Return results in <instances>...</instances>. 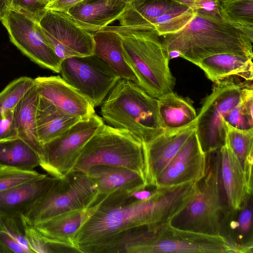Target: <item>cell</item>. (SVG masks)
Instances as JSON below:
<instances>
[{
  "label": "cell",
  "mask_w": 253,
  "mask_h": 253,
  "mask_svg": "<svg viewBox=\"0 0 253 253\" xmlns=\"http://www.w3.org/2000/svg\"><path fill=\"white\" fill-rule=\"evenodd\" d=\"M198 185L191 182L159 188L150 198L114 207H99L75 238L80 253H101L118 237L132 229L170 222L197 195Z\"/></svg>",
  "instance_id": "1"
},
{
  "label": "cell",
  "mask_w": 253,
  "mask_h": 253,
  "mask_svg": "<svg viewBox=\"0 0 253 253\" xmlns=\"http://www.w3.org/2000/svg\"><path fill=\"white\" fill-rule=\"evenodd\" d=\"M160 38L169 59L181 57L196 64L208 56L223 53L253 58V40L244 32L222 19L197 13L183 29Z\"/></svg>",
  "instance_id": "2"
},
{
  "label": "cell",
  "mask_w": 253,
  "mask_h": 253,
  "mask_svg": "<svg viewBox=\"0 0 253 253\" xmlns=\"http://www.w3.org/2000/svg\"><path fill=\"white\" fill-rule=\"evenodd\" d=\"M100 112L108 125L127 131L142 143L164 131L158 99L131 80L118 81L101 103Z\"/></svg>",
  "instance_id": "3"
},
{
  "label": "cell",
  "mask_w": 253,
  "mask_h": 253,
  "mask_svg": "<svg viewBox=\"0 0 253 253\" xmlns=\"http://www.w3.org/2000/svg\"><path fill=\"white\" fill-rule=\"evenodd\" d=\"M108 26L123 37L125 59L134 73L137 84L157 99L173 92L175 79L169 67L170 59L156 30Z\"/></svg>",
  "instance_id": "4"
},
{
  "label": "cell",
  "mask_w": 253,
  "mask_h": 253,
  "mask_svg": "<svg viewBox=\"0 0 253 253\" xmlns=\"http://www.w3.org/2000/svg\"><path fill=\"white\" fill-rule=\"evenodd\" d=\"M119 253H235L221 236L181 229L170 221L153 227H138L123 239Z\"/></svg>",
  "instance_id": "5"
},
{
  "label": "cell",
  "mask_w": 253,
  "mask_h": 253,
  "mask_svg": "<svg viewBox=\"0 0 253 253\" xmlns=\"http://www.w3.org/2000/svg\"><path fill=\"white\" fill-rule=\"evenodd\" d=\"M207 159L206 173L198 182V195L170 223L181 229L221 236V219L229 206L220 179L219 149L207 153Z\"/></svg>",
  "instance_id": "6"
},
{
  "label": "cell",
  "mask_w": 253,
  "mask_h": 253,
  "mask_svg": "<svg viewBox=\"0 0 253 253\" xmlns=\"http://www.w3.org/2000/svg\"><path fill=\"white\" fill-rule=\"evenodd\" d=\"M98 165L125 168L145 179L143 144L127 131L104 124L85 144L72 170L86 173Z\"/></svg>",
  "instance_id": "7"
},
{
  "label": "cell",
  "mask_w": 253,
  "mask_h": 253,
  "mask_svg": "<svg viewBox=\"0 0 253 253\" xmlns=\"http://www.w3.org/2000/svg\"><path fill=\"white\" fill-rule=\"evenodd\" d=\"M96 188L86 173L72 170L55 177L48 190L22 216L30 226L62 213L95 206Z\"/></svg>",
  "instance_id": "8"
},
{
  "label": "cell",
  "mask_w": 253,
  "mask_h": 253,
  "mask_svg": "<svg viewBox=\"0 0 253 253\" xmlns=\"http://www.w3.org/2000/svg\"><path fill=\"white\" fill-rule=\"evenodd\" d=\"M229 83L215 84L205 98L197 115L196 132L206 154L220 149L225 143L226 127L224 117L242 101L244 89L252 84Z\"/></svg>",
  "instance_id": "9"
},
{
  "label": "cell",
  "mask_w": 253,
  "mask_h": 253,
  "mask_svg": "<svg viewBox=\"0 0 253 253\" xmlns=\"http://www.w3.org/2000/svg\"><path fill=\"white\" fill-rule=\"evenodd\" d=\"M104 124L102 118L94 114L42 144L40 166L54 177L72 171L83 147Z\"/></svg>",
  "instance_id": "10"
},
{
  "label": "cell",
  "mask_w": 253,
  "mask_h": 253,
  "mask_svg": "<svg viewBox=\"0 0 253 253\" xmlns=\"http://www.w3.org/2000/svg\"><path fill=\"white\" fill-rule=\"evenodd\" d=\"M59 73L67 83L85 96L94 107L101 104L120 79L94 54L64 59Z\"/></svg>",
  "instance_id": "11"
},
{
  "label": "cell",
  "mask_w": 253,
  "mask_h": 253,
  "mask_svg": "<svg viewBox=\"0 0 253 253\" xmlns=\"http://www.w3.org/2000/svg\"><path fill=\"white\" fill-rule=\"evenodd\" d=\"M0 21L10 41L23 54L40 66L59 73L62 61L55 53L38 21L12 8Z\"/></svg>",
  "instance_id": "12"
},
{
  "label": "cell",
  "mask_w": 253,
  "mask_h": 253,
  "mask_svg": "<svg viewBox=\"0 0 253 253\" xmlns=\"http://www.w3.org/2000/svg\"><path fill=\"white\" fill-rule=\"evenodd\" d=\"M38 22L62 61L93 54L92 33L79 26L67 13L47 9Z\"/></svg>",
  "instance_id": "13"
},
{
  "label": "cell",
  "mask_w": 253,
  "mask_h": 253,
  "mask_svg": "<svg viewBox=\"0 0 253 253\" xmlns=\"http://www.w3.org/2000/svg\"><path fill=\"white\" fill-rule=\"evenodd\" d=\"M207 167V154L202 148L196 129L158 176L155 185L164 188L198 183L205 176Z\"/></svg>",
  "instance_id": "14"
},
{
  "label": "cell",
  "mask_w": 253,
  "mask_h": 253,
  "mask_svg": "<svg viewBox=\"0 0 253 253\" xmlns=\"http://www.w3.org/2000/svg\"><path fill=\"white\" fill-rule=\"evenodd\" d=\"M197 119L174 131L164 130L150 141L143 143L146 184L155 185L158 176L196 130Z\"/></svg>",
  "instance_id": "15"
},
{
  "label": "cell",
  "mask_w": 253,
  "mask_h": 253,
  "mask_svg": "<svg viewBox=\"0 0 253 253\" xmlns=\"http://www.w3.org/2000/svg\"><path fill=\"white\" fill-rule=\"evenodd\" d=\"M34 80L39 95L61 111L81 120L95 114L90 101L60 76L38 77Z\"/></svg>",
  "instance_id": "16"
},
{
  "label": "cell",
  "mask_w": 253,
  "mask_h": 253,
  "mask_svg": "<svg viewBox=\"0 0 253 253\" xmlns=\"http://www.w3.org/2000/svg\"><path fill=\"white\" fill-rule=\"evenodd\" d=\"M253 59L244 55L223 53L205 58L195 65L215 84L229 83L245 85L252 84Z\"/></svg>",
  "instance_id": "17"
},
{
  "label": "cell",
  "mask_w": 253,
  "mask_h": 253,
  "mask_svg": "<svg viewBox=\"0 0 253 253\" xmlns=\"http://www.w3.org/2000/svg\"><path fill=\"white\" fill-rule=\"evenodd\" d=\"M253 194L237 209L227 207L221 223V236L235 253H253Z\"/></svg>",
  "instance_id": "18"
},
{
  "label": "cell",
  "mask_w": 253,
  "mask_h": 253,
  "mask_svg": "<svg viewBox=\"0 0 253 253\" xmlns=\"http://www.w3.org/2000/svg\"><path fill=\"white\" fill-rule=\"evenodd\" d=\"M98 207V204L66 212L32 226L46 239L79 253L75 244V237Z\"/></svg>",
  "instance_id": "19"
},
{
  "label": "cell",
  "mask_w": 253,
  "mask_h": 253,
  "mask_svg": "<svg viewBox=\"0 0 253 253\" xmlns=\"http://www.w3.org/2000/svg\"><path fill=\"white\" fill-rule=\"evenodd\" d=\"M127 5L121 0H84L67 13L81 28L93 33L117 20Z\"/></svg>",
  "instance_id": "20"
},
{
  "label": "cell",
  "mask_w": 253,
  "mask_h": 253,
  "mask_svg": "<svg viewBox=\"0 0 253 253\" xmlns=\"http://www.w3.org/2000/svg\"><path fill=\"white\" fill-rule=\"evenodd\" d=\"M86 173L97 191L95 205L111 194L133 190L146 185L141 175L123 167L94 166L90 167Z\"/></svg>",
  "instance_id": "21"
},
{
  "label": "cell",
  "mask_w": 253,
  "mask_h": 253,
  "mask_svg": "<svg viewBox=\"0 0 253 253\" xmlns=\"http://www.w3.org/2000/svg\"><path fill=\"white\" fill-rule=\"evenodd\" d=\"M55 179L41 176L0 192V215L22 217L31 206L50 187Z\"/></svg>",
  "instance_id": "22"
},
{
  "label": "cell",
  "mask_w": 253,
  "mask_h": 253,
  "mask_svg": "<svg viewBox=\"0 0 253 253\" xmlns=\"http://www.w3.org/2000/svg\"><path fill=\"white\" fill-rule=\"evenodd\" d=\"M220 175L228 206L237 209L248 196L253 194V187L237 157L226 143L219 149Z\"/></svg>",
  "instance_id": "23"
},
{
  "label": "cell",
  "mask_w": 253,
  "mask_h": 253,
  "mask_svg": "<svg viewBox=\"0 0 253 253\" xmlns=\"http://www.w3.org/2000/svg\"><path fill=\"white\" fill-rule=\"evenodd\" d=\"M93 54L104 62L121 79L137 84L136 78L126 63L124 54L123 37L108 26L93 32Z\"/></svg>",
  "instance_id": "24"
},
{
  "label": "cell",
  "mask_w": 253,
  "mask_h": 253,
  "mask_svg": "<svg viewBox=\"0 0 253 253\" xmlns=\"http://www.w3.org/2000/svg\"><path fill=\"white\" fill-rule=\"evenodd\" d=\"M80 120L61 111L39 94L36 121L38 139L41 144L59 136Z\"/></svg>",
  "instance_id": "25"
},
{
  "label": "cell",
  "mask_w": 253,
  "mask_h": 253,
  "mask_svg": "<svg viewBox=\"0 0 253 253\" xmlns=\"http://www.w3.org/2000/svg\"><path fill=\"white\" fill-rule=\"evenodd\" d=\"M159 114L164 130L174 131L192 123L197 117L191 100L174 92L158 99Z\"/></svg>",
  "instance_id": "26"
},
{
  "label": "cell",
  "mask_w": 253,
  "mask_h": 253,
  "mask_svg": "<svg viewBox=\"0 0 253 253\" xmlns=\"http://www.w3.org/2000/svg\"><path fill=\"white\" fill-rule=\"evenodd\" d=\"M172 2L171 0H134L127 4L117 20L120 26L126 29H154L152 21L163 14Z\"/></svg>",
  "instance_id": "27"
},
{
  "label": "cell",
  "mask_w": 253,
  "mask_h": 253,
  "mask_svg": "<svg viewBox=\"0 0 253 253\" xmlns=\"http://www.w3.org/2000/svg\"><path fill=\"white\" fill-rule=\"evenodd\" d=\"M38 98V90L35 84L20 100L13 113L18 137L30 145L40 158L42 144L38 139L36 121Z\"/></svg>",
  "instance_id": "28"
},
{
  "label": "cell",
  "mask_w": 253,
  "mask_h": 253,
  "mask_svg": "<svg viewBox=\"0 0 253 253\" xmlns=\"http://www.w3.org/2000/svg\"><path fill=\"white\" fill-rule=\"evenodd\" d=\"M37 166L38 154L22 139L0 141V167L31 170Z\"/></svg>",
  "instance_id": "29"
},
{
  "label": "cell",
  "mask_w": 253,
  "mask_h": 253,
  "mask_svg": "<svg viewBox=\"0 0 253 253\" xmlns=\"http://www.w3.org/2000/svg\"><path fill=\"white\" fill-rule=\"evenodd\" d=\"M225 124L226 127L225 142L240 162L249 185L253 187V128L241 130Z\"/></svg>",
  "instance_id": "30"
},
{
  "label": "cell",
  "mask_w": 253,
  "mask_h": 253,
  "mask_svg": "<svg viewBox=\"0 0 253 253\" xmlns=\"http://www.w3.org/2000/svg\"><path fill=\"white\" fill-rule=\"evenodd\" d=\"M221 18L253 40V0H222Z\"/></svg>",
  "instance_id": "31"
},
{
  "label": "cell",
  "mask_w": 253,
  "mask_h": 253,
  "mask_svg": "<svg viewBox=\"0 0 253 253\" xmlns=\"http://www.w3.org/2000/svg\"><path fill=\"white\" fill-rule=\"evenodd\" d=\"M196 13L182 4L173 1L169 7L154 19L152 25L159 36L176 33L186 26Z\"/></svg>",
  "instance_id": "32"
},
{
  "label": "cell",
  "mask_w": 253,
  "mask_h": 253,
  "mask_svg": "<svg viewBox=\"0 0 253 253\" xmlns=\"http://www.w3.org/2000/svg\"><path fill=\"white\" fill-rule=\"evenodd\" d=\"M35 84L34 79L27 77H20L11 82L0 92V115L12 110Z\"/></svg>",
  "instance_id": "33"
},
{
  "label": "cell",
  "mask_w": 253,
  "mask_h": 253,
  "mask_svg": "<svg viewBox=\"0 0 253 253\" xmlns=\"http://www.w3.org/2000/svg\"><path fill=\"white\" fill-rule=\"evenodd\" d=\"M22 220L24 225L26 237L30 248L34 253H76L70 248L54 243L44 237L33 226L28 225L23 219Z\"/></svg>",
  "instance_id": "34"
},
{
  "label": "cell",
  "mask_w": 253,
  "mask_h": 253,
  "mask_svg": "<svg viewBox=\"0 0 253 253\" xmlns=\"http://www.w3.org/2000/svg\"><path fill=\"white\" fill-rule=\"evenodd\" d=\"M36 171L25 170L8 167H0V192L41 176Z\"/></svg>",
  "instance_id": "35"
},
{
  "label": "cell",
  "mask_w": 253,
  "mask_h": 253,
  "mask_svg": "<svg viewBox=\"0 0 253 253\" xmlns=\"http://www.w3.org/2000/svg\"><path fill=\"white\" fill-rule=\"evenodd\" d=\"M0 227L22 245L34 253L26 237L24 225L22 217L0 215Z\"/></svg>",
  "instance_id": "36"
},
{
  "label": "cell",
  "mask_w": 253,
  "mask_h": 253,
  "mask_svg": "<svg viewBox=\"0 0 253 253\" xmlns=\"http://www.w3.org/2000/svg\"><path fill=\"white\" fill-rule=\"evenodd\" d=\"M192 9L198 14L220 18V5L222 0H171Z\"/></svg>",
  "instance_id": "37"
},
{
  "label": "cell",
  "mask_w": 253,
  "mask_h": 253,
  "mask_svg": "<svg viewBox=\"0 0 253 253\" xmlns=\"http://www.w3.org/2000/svg\"><path fill=\"white\" fill-rule=\"evenodd\" d=\"M223 121L237 129L248 130L253 128V114H250L247 111L243 105V100L239 104L228 112L224 117Z\"/></svg>",
  "instance_id": "38"
},
{
  "label": "cell",
  "mask_w": 253,
  "mask_h": 253,
  "mask_svg": "<svg viewBox=\"0 0 253 253\" xmlns=\"http://www.w3.org/2000/svg\"><path fill=\"white\" fill-rule=\"evenodd\" d=\"M51 0H12L11 8L20 11L39 22Z\"/></svg>",
  "instance_id": "39"
},
{
  "label": "cell",
  "mask_w": 253,
  "mask_h": 253,
  "mask_svg": "<svg viewBox=\"0 0 253 253\" xmlns=\"http://www.w3.org/2000/svg\"><path fill=\"white\" fill-rule=\"evenodd\" d=\"M18 137L13 110L0 115V141Z\"/></svg>",
  "instance_id": "40"
},
{
  "label": "cell",
  "mask_w": 253,
  "mask_h": 253,
  "mask_svg": "<svg viewBox=\"0 0 253 253\" xmlns=\"http://www.w3.org/2000/svg\"><path fill=\"white\" fill-rule=\"evenodd\" d=\"M0 243L10 253H32L28 249L0 227Z\"/></svg>",
  "instance_id": "41"
},
{
  "label": "cell",
  "mask_w": 253,
  "mask_h": 253,
  "mask_svg": "<svg viewBox=\"0 0 253 253\" xmlns=\"http://www.w3.org/2000/svg\"><path fill=\"white\" fill-rule=\"evenodd\" d=\"M84 0H53L49 2L47 9L67 13L72 7Z\"/></svg>",
  "instance_id": "42"
},
{
  "label": "cell",
  "mask_w": 253,
  "mask_h": 253,
  "mask_svg": "<svg viewBox=\"0 0 253 253\" xmlns=\"http://www.w3.org/2000/svg\"><path fill=\"white\" fill-rule=\"evenodd\" d=\"M12 0H0V21L7 11L11 8Z\"/></svg>",
  "instance_id": "43"
},
{
  "label": "cell",
  "mask_w": 253,
  "mask_h": 253,
  "mask_svg": "<svg viewBox=\"0 0 253 253\" xmlns=\"http://www.w3.org/2000/svg\"><path fill=\"white\" fill-rule=\"evenodd\" d=\"M10 253L4 246L0 243V253Z\"/></svg>",
  "instance_id": "44"
},
{
  "label": "cell",
  "mask_w": 253,
  "mask_h": 253,
  "mask_svg": "<svg viewBox=\"0 0 253 253\" xmlns=\"http://www.w3.org/2000/svg\"><path fill=\"white\" fill-rule=\"evenodd\" d=\"M122 0V1L125 2L127 4H129L130 2H131L132 1H133L134 0Z\"/></svg>",
  "instance_id": "45"
},
{
  "label": "cell",
  "mask_w": 253,
  "mask_h": 253,
  "mask_svg": "<svg viewBox=\"0 0 253 253\" xmlns=\"http://www.w3.org/2000/svg\"><path fill=\"white\" fill-rule=\"evenodd\" d=\"M52 0H51V1H52ZM51 1H50V2H51Z\"/></svg>",
  "instance_id": "46"
}]
</instances>
